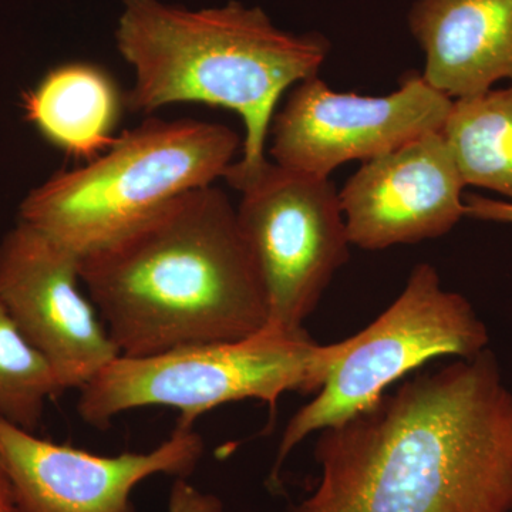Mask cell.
<instances>
[{
	"mask_svg": "<svg viewBox=\"0 0 512 512\" xmlns=\"http://www.w3.org/2000/svg\"><path fill=\"white\" fill-rule=\"evenodd\" d=\"M315 460L291 512H512V392L485 349L319 431Z\"/></svg>",
	"mask_w": 512,
	"mask_h": 512,
	"instance_id": "6da1fadb",
	"label": "cell"
},
{
	"mask_svg": "<svg viewBox=\"0 0 512 512\" xmlns=\"http://www.w3.org/2000/svg\"><path fill=\"white\" fill-rule=\"evenodd\" d=\"M79 265L120 356L235 342L268 320L237 208L215 185L168 202Z\"/></svg>",
	"mask_w": 512,
	"mask_h": 512,
	"instance_id": "7a4b0ae2",
	"label": "cell"
},
{
	"mask_svg": "<svg viewBox=\"0 0 512 512\" xmlns=\"http://www.w3.org/2000/svg\"><path fill=\"white\" fill-rule=\"evenodd\" d=\"M134 72L124 101L133 113L201 103L235 111L245 127L224 180L239 190L268 163L265 148L286 90L319 76L330 43L320 33L276 28L261 8L229 2L191 10L161 0H123L116 29Z\"/></svg>",
	"mask_w": 512,
	"mask_h": 512,
	"instance_id": "3957f363",
	"label": "cell"
},
{
	"mask_svg": "<svg viewBox=\"0 0 512 512\" xmlns=\"http://www.w3.org/2000/svg\"><path fill=\"white\" fill-rule=\"evenodd\" d=\"M241 150V136L224 124L148 119L86 164L33 188L19 221L82 256L175 198L214 185Z\"/></svg>",
	"mask_w": 512,
	"mask_h": 512,
	"instance_id": "277c9868",
	"label": "cell"
},
{
	"mask_svg": "<svg viewBox=\"0 0 512 512\" xmlns=\"http://www.w3.org/2000/svg\"><path fill=\"white\" fill-rule=\"evenodd\" d=\"M343 352L303 335L261 332L235 342L184 346L153 356H119L79 390L77 414L106 429L120 414L163 406L194 426L222 404L261 400L275 412L282 394L315 393Z\"/></svg>",
	"mask_w": 512,
	"mask_h": 512,
	"instance_id": "5b68a950",
	"label": "cell"
},
{
	"mask_svg": "<svg viewBox=\"0 0 512 512\" xmlns=\"http://www.w3.org/2000/svg\"><path fill=\"white\" fill-rule=\"evenodd\" d=\"M487 326L460 293L441 285L439 272L414 266L392 305L362 332L343 339V352L315 399L289 420L269 476L274 490L286 458L306 437L362 412L387 387L439 356L468 359L487 349Z\"/></svg>",
	"mask_w": 512,
	"mask_h": 512,
	"instance_id": "8992f818",
	"label": "cell"
},
{
	"mask_svg": "<svg viewBox=\"0 0 512 512\" xmlns=\"http://www.w3.org/2000/svg\"><path fill=\"white\" fill-rule=\"evenodd\" d=\"M238 192L239 229L268 306L262 330L303 335L352 247L339 191L328 177L268 161Z\"/></svg>",
	"mask_w": 512,
	"mask_h": 512,
	"instance_id": "52a82bcc",
	"label": "cell"
},
{
	"mask_svg": "<svg viewBox=\"0 0 512 512\" xmlns=\"http://www.w3.org/2000/svg\"><path fill=\"white\" fill-rule=\"evenodd\" d=\"M453 101L417 72L404 74L387 96L338 93L311 77L293 86L275 113L269 153L289 170L329 178L339 165L365 163L440 133Z\"/></svg>",
	"mask_w": 512,
	"mask_h": 512,
	"instance_id": "ba28073f",
	"label": "cell"
},
{
	"mask_svg": "<svg viewBox=\"0 0 512 512\" xmlns=\"http://www.w3.org/2000/svg\"><path fill=\"white\" fill-rule=\"evenodd\" d=\"M80 256L18 222L0 241V302L55 367L64 390H80L120 356L80 278Z\"/></svg>",
	"mask_w": 512,
	"mask_h": 512,
	"instance_id": "9c48e42d",
	"label": "cell"
},
{
	"mask_svg": "<svg viewBox=\"0 0 512 512\" xmlns=\"http://www.w3.org/2000/svg\"><path fill=\"white\" fill-rule=\"evenodd\" d=\"M204 450L194 426L183 424L147 453L100 456L0 420V458L16 512H137L131 493L138 484L157 474L187 478Z\"/></svg>",
	"mask_w": 512,
	"mask_h": 512,
	"instance_id": "30bf717a",
	"label": "cell"
},
{
	"mask_svg": "<svg viewBox=\"0 0 512 512\" xmlns=\"http://www.w3.org/2000/svg\"><path fill=\"white\" fill-rule=\"evenodd\" d=\"M464 187L441 131L365 161L339 191L350 244L382 251L443 237L466 217Z\"/></svg>",
	"mask_w": 512,
	"mask_h": 512,
	"instance_id": "8fae6325",
	"label": "cell"
},
{
	"mask_svg": "<svg viewBox=\"0 0 512 512\" xmlns=\"http://www.w3.org/2000/svg\"><path fill=\"white\" fill-rule=\"evenodd\" d=\"M407 20L426 56L421 76L450 99L512 83V0H416Z\"/></svg>",
	"mask_w": 512,
	"mask_h": 512,
	"instance_id": "7c38bea8",
	"label": "cell"
},
{
	"mask_svg": "<svg viewBox=\"0 0 512 512\" xmlns=\"http://www.w3.org/2000/svg\"><path fill=\"white\" fill-rule=\"evenodd\" d=\"M126 104L103 67L64 63L46 73L25 96L26 117L53 146L92 160L114 143V127Z\"/></svg>",
	"mask_w": 512,
	"mask_h": 512,
	"instance_id": "4fadbf2b",
	"label": "cell"
},
{
	"mask_svg": "<svg viewBox=\"0 0 512 512\" xmlns=\"http://www.w3.org/2000/svg\"><path fill=\"white\" fill-rule=\"evenodd\" d=\"M441 134L466 185L512 202V83L454 100Z\"/></svg>",
	"mask_w": 512,
	"mask_h": 512,
	"instance_id": "5bb4252c",
	"label": "cell"
},
{
	"mask_svg": "<svg viewBox=\"0 0 512 512\" xmlns=\"http://www.w3.org/2000/svg\"><path fill=\"white\" fill-rule=\"evenodd\" d=\"M63 392L55 367L0 302V420L36 433L47 403Z\"/></svg>",
	"mask_w": 512,
	"mask_h": 512,
	"instance_id": "9a60e30c",
	"label": "cell"
},
{
	"mask_svg": "<svg viewBox=\"0 0 512 512\" xmlns=\"http://www.w3.org/2000/svg\"><path fill=\"white\" fill-rule=\"evenodd\" d=\"M168 512H224V504L214 494L202 493L185 478H178L171 487Z\"/></svg>",
	"mask_w": 512,
	"mask_h": 512,
	"instance_id": "2e32d148",
	"label": "cell"
},
{
	"mask_svg": "<svg viewBox=\"0 0 512 512\" xmlns=\"http://www.w3.org/2000/svg\"><path fill=\"white\" fill-rule=\"evenodd\" d=\"M464 205H466V217L512 224V202L497 201L481 195H467L464 198Z\"/></svg>",
	"mask_w": 512,
	"mask_h": 512,
	"instance_id": "e0dca14e",
	"label": "cell"
},
{
	"mask_svg": "<svg viewBox=\"0 0 512 512\" xmlns=\"http://www.w3.org/2000/svg\"><path fill=\"white\" fill-rule=\"evenodd\" d=\"M0 512H16L12 484L2 458H0Z\"/></svg>",
	"mask_w": 512,
	"mask_h": 512,
	"instance_id": "ac0fdd59",
	"label": "cell"
}]
</instances>
